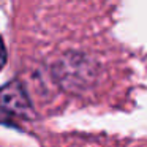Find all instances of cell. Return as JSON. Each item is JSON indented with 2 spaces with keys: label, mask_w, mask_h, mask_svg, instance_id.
Wrapping results in <instances>:
<instances>
[{
  "label": "cell",
  "mask_w": 147,
  "mask_h": 147,
  "mask_svg": "<svg viewBox=\"0 0 147 147\" xmlns=\"http://www.w3.org/2000/svg\"><path fill=\"white\" fill-rule=\"evenodd\" d=\"M0 109L19 117H29L32 114V103L21 82L11 81L0 87Z\"/></svg>",
  "instance_id": "obj_1"
},
{
  "label": "cell",
  "mask_w": 147,
  "mask_h": 147,
  "mask_svg": "<svg viewBox=\"0 0 147 147\" xmlns=\"http://www.w3.org/2000/svg\"><path fill=\"white\" fill-rule=\"evenodd\" d=\"M5 63H7V48H5L3 41L0 38V70L5 67Z\"/></svg>",
  "instance_id": "obj_2"
}]
</instances>
